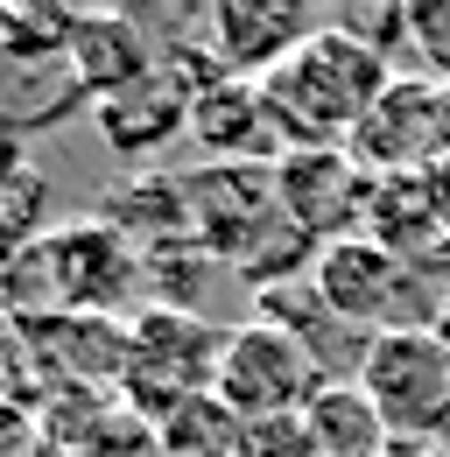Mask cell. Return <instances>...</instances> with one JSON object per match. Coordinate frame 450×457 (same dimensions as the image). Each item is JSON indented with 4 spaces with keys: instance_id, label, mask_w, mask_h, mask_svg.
<instances>
[{
    "instance_id": "cell-19",
    "label": "cell",
    "mask_w": 450,
    "mask_h": 457,
    "mask_svg": "<svg viewBox=\"0 0 450 457\" xmlns=\"http://www.w3.org/2000/svg\"><path fill=\"white\" fill-rule=\"evenodd\" d=\"M239 457H324L303 415H281V422H246V451Z\"/></svg>"
},
{
    "instance_id": "cell-6",
    "label": "cell",
    "mask_w": 450,
    "mask_h": 457,
    "mask_svg": "<svg viewBox=\"0 0 450 457\" xmlns=\"http://www.w3.org/2000/svg\"><path fill=\"white\" fill-rule=\"evenodd\" d=\"M345 155L366 176H415L450 162V92L437 78H394L380 106L359 120Z\"/></svg>"
},
{
    "instance_id": "cell-4",
    "label": "cell",
    "mask_w": 450,
    "mask_h": 457,
    "mask_svg": "<svg viewBox=\"0 0 450 457\" xmlns=\"http://www.w3.org/2000/svg\"><path fill=\"white\" fill-rule=\"evenodd\" d=\"M310 288L324 295V310H331L338 324H352V331H366V338L408 331V324H437V317L422 310L415 261H401L394 246L366 239V232L317 246V253H310Z\"/></svg>"
},
{
    "instance_id": "cell-21",
    "label": "cell",
    "mask_w": 450,
    "mask_h": 457,
    "mask_svg": "<svg viewBox=\"0 0 450 457\" xmlns=\"http://www.w3.org/2000/svg\"><path fill=\"white\" fill-rule=\"evenodd\" d=\"M183 7H190V0H127L134 21H141V14H183Z\"/></svg>"
},
{
    "instance_id": "cell-2",
    "label": "cell",
    "mask_w": 450,
    "mask_h": 457,
    "mask_svg": "<svg viewBox=\"0 0 450 457\" xmlns=\"http://www.w3.org/2000/svg\"><path fill=\"white\" fill-rule=\"evenodd\" d=\"M359 387L380 408L394 444H437L450 429V331L444 324L380 331L359 359Z\"/></svg>"
},
{
    "instance_id": "cell-11",
    "label": "cell",
    "mask_w": 450,
    "mask_h": 457,
    "mask_svg": "<svg viewBox=\"0 0 450 457\" xmlns=\"http://www.w3.org/2000/svg\"><path fill=\"white\" fill-rule=\"evenodd\" d=\"M190 141L212 162H281V134L261 99V78H232V71L212 78L190 99Z\"/></svg>"
},
{
    "instance_id": "cell-1",
    "label": "cell",
    "mask_w": 450,
    "mask_h": 457,
    "mask_svg": "<svg viewBox=\"0 0 450 457\" xmlns=\"http://www.w3.org/2000/svg\"><path fill=\"white\" fill-rule=\"evenodd\" d=\"M388 85H394V71L380 57V43L338 21V29H310L261 78V99L275 113L281 155H288V148H345L359 134V120L380 106Z\"/></svg>"
},
{
    "instance_id": "cell-7",
    "label": "cell",
    "mask_w": 450,
    "mask_h": 457,
    "mask_svg": "<svg viewBox=\"0 0 450 457\" xmlns=\"http://www.w3.org/2000/svg\"><path fill=\"white\" fill-rule=\"evenodd\" d=\"M275 197L288 226L310 246H331L366 232V204H373V176L359 170L345 148H288L275 162Z\"/></svg>"
},
{
    "instance_id": "cell-14",
    "label": "cell",
    "mask_w": 450,
    "mask_h": 457,
    "mask_svg": "<svg viewBox=\"0 0 450 457\" xmlns=\"http://www.w3.org/2000/svg\"><path fill=\"white\" fill-rule=\"evenodd\" d=\"M78 106H85V92L71 85L63 63H0V120H14L21 134L78 113Z\"/></svg>"
},
{
    "instance_id": "cell-17",
    "label": "cell",
    "mask_w": 450,
    "mask_h": 457,
    "mask_svg": "<svg viewBox=\"0 0 450 457\" xmlns=\"http://www.w3.org/2000/svg\"><path fill=\"white\" fill-rule=\"evenodd\" d=\"M71 457H169L162 451V429L141 415V408H127V401L112 395L92 422H85V436L71 444Z\"/></svg>"
},
{
    "instance_id": "cell-15",
    "label": "cell",
    "mask_w": 450,
    "mask_h": 457,
    "mask_svg": "<svg viewBox=\"0 0 450 457\" xmlns=\"http://www.w3.org/2000/svg\"><path fill=\"white\" fill-rule=\"evenodd\" d=\"M155 429H162L169 457H239L246 451V422L219 395H190L183 408H169Z\"/></svg>"
},
{
    "instance_id": "cell-8",
    "label": "cell",
    "mask_w": 450,
    "mask_h": 457,
    "mask_svg": "<svg viewBox=\"0 0 450 457\" xmlns=\"http://www.w3.org/2000/svg\"><path fill=\"white\" fill-rule=\"evenodd\" d=\"M310 29V0H204V50L232 78H268Z\"/></svg>"
},
{
    "instance_id": "cell-9",
    "label": "cell",
    "mask_w": 450,
    "mask_h": 457,
    "mask_svg": "<svg viewBox=\"0 0 450 457\" xmlns=\"http://www.w3.org/2000/svg\"><path fill=\"white\" fill-rule=\"evenodd\" d=\"M92 127H99V141H106L120 162H134V170H155V155H162L176 134H190V92H183V78L155 57V71L141 78V85H127V92H112L92 106Z\"/></svg>"
},
{
    "instance_id": "cell-13",
    "label": "cell",
    "mask_w": 450,
    "mask_h": 457,
    "mask_svg": "<svg viewBox=\"0 0 450 457\" xmlns=\"http://www.w3.org/2000/svg\"><path fill=\"white\" fill-rule=\"evenodd\" d=\"M78 14L71 0H0V63H63Z\"/></svg>"
},
{
    "instance_id": "cell-16",
    "label": "cell",
    "mask_w": 450,
    "mask_h": 457,
    "mask_svg": "<svg viewBox=\"0 0 450 457\" xmlns=\"http://www.w3.org/2000/svg\"><path fill=\"white\" fill-rule=\"evenodd\" d=\"M50 212H56V190H50V176H43V170H29L21 183L0 190V275L50 232Z\"/></svg>"
},
{
    "instance_id": "cell-3",
    "label": "cell",
    "mask_w": 450,
    "mask_h": 457,
    "mask_svg": "<svg viewBox=\"0 0 450 457\" xmlns=\"http://www.w3.org/2000/svg\"><path fill=\"white\" fill-rule=\"evenodd\" d=\"M219 345H225V331H212L197 310L148 303L141 317H127V380H120V401L141 408L148 422H162L169 408H183L190 395H212Z\"/></svg>"
},
{
    "instance_id": "cell-5",
    "label": "cell",
    "mask_w": 450,
    "mask_h": 457,
    "mask_svg": "<svg viewBox=\"0 0 450 457\" xmlns=\"http://www.w3.org/2000/svg\"><path fill=\"white\" fill-rule=\"evenodd\" d=\"M324 387V366L303 352V338H288L268 317H246L232 324L219 345V380L212 395L239 415V422H281V415H303Z\"/></svg>"
},
{
    "instance_id": "cell-18",
    "label": "cell",
    "mask_w": 450,
    "mask_h": 457,
    "mask_svg": "<svg viewBox=\"0 0 450 457\" xmlns=\"http://www.w3.org/2000/svg\"><path fill=\"white\" fill-rule=\"evenodd\" d=\"M401 29L415 36L422 63L444 78L450 71V0H401Z\"/></svg>"
},
{
    "instance_id": "cell-12",
    "label": "cell",
    "mask_w": 450,
    "mask_h": 457,
    "mask_svg": "<svg viewBox=\"0 0 450 457\" xmlns=\"http://www.w3.org/2000/svg\"><path fill=\"white\" fill-rule=\"evenodd\" d=\"M303 422H310V436H317L324 457H388L394 451L388 422H380V408L366 401L359 380H324L317 401L303 408Z\"/></svg>"
},
{
    "instance_id": "cell-10",
    "label": "cell",
    "mask_w": 450,
    "mask_h": 457,
    "mask_svg": "<svg viewBox=\"0 0 450 457\" xmlns=\"http://www.w3.org/2000/svg\"><path fill=\"white\" fill-rule=\"evenodd\" d=\"M155 57H162V50L141 36V21H134L127 7H85L78 29H71L63 71H71V85L85 92V106H99L112 92L141 85V78L155 71Z\"/></svg>"
},
{
    "instance_id": "cell-20",
    "label": "cell",
    "mask_w": 450,
    "mask_h": 457,
    "mask_svg": "<svg viewBox=\"0 0 450 457\" xmlns=\"http://www.w3.org/2000/svg\"><path fill=\"white\" fill-rule=\"evenodd\" d=\"M21 176H29V134L14 120H0V190L21 183Z\"/></svg>"
}]
</instances>
